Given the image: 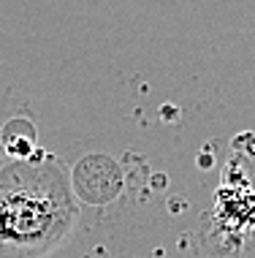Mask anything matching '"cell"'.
<instances>
[{
    "label": "cell",
    "mask_w": 255,
    "mask_h": 258,
    "mask_svg": "<svg viewBox=\"0 0 255 258\" xmlns=\"http://www.w3.org/2000/svg\"><path fill=\"white\" fill-rule=\"evenodd\" d=\"M76 207L57 166L0 169V258H41L68 236Z\"/></svg>",
    "instance_id": "obj_1"
}]
</instances>
